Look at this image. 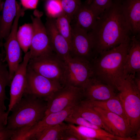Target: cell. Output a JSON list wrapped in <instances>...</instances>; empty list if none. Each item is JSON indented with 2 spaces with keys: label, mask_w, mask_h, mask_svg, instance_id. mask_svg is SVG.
I'll list each match as a JSON object with an SVG mask.
<instances>
[{
  "label": "cell",
  "mask_w": 140,
  "mask_h": 140,
  "mask_svg": "<svg viewBox=\"0 0 140 140\" xmlns=\"http://www.w3.org/2000/svg\"><path fill=\"white\" fill-rule=\"evenodd\" d=\"M3 108L0 107V130L6 128L9 114Z\"/></svg>",
  "instance_id": "cell-33"
},
{
  "label": "cell",
  "mask_w": 140,
  "mask_h": 140,
  "mask_svg": "<svg viewBox=\"0 0 140 140\" xmlns=\"http://www.w3.org/2000/svg\"><path fill=\"white\" fill-rule=\"evenodd\" d=\"M30 59L29 51L24 57L15 73L11 82L10 99L7 113H9L14 106L22 98L24 94L26 85V73L28 64Z\"/></svg>",
  "instance_id": "cell-13"
},
{
  "label": "cell",
  "mask_w": 140,
  "mask_h": 140,
  "mask_svg": "<svg viewBox=\"0 0 140 140\" xmlns=\"http://www.w3.org/2000/svg\"><path fill=\"white\" fill-rule=\"evenodd\" d=\"M92 108L98 114L103 123L112 134L120 137H130L131 132L129 126L121 117L99 108Z\"/></svg>",
  "instance_id": "cell-15"
},
{
  "label": "cell",
  "mask_w": 140,
  "mask_h": 140,
  "mask_svg": "<svg viewBox=\"0 0 140 140\" xmlns=\"http://www.w3.org/2000/svg\"><path fill=\"white\" fill-rule=\"evenodd\" d=\"M63 59L65 66L64 85L83 88L93 76L91 62L69 55Z\"/></svg>",
  "instance_id": "cell-5"
},
{
  "label": "cell",
  "mask_w": 140,
  "mask_h": 140,
  "mask_svg": "<svg viewBox=\"0 0 140 140\" xmlns=\"http://www.w3.org/2000/svg\"><path fill=\"white\" fill-rule=\"evenodd\" d=\"M60 140H78L72 130L68 127L63 132Z\"/></svg>",
  "instance_id": "cell-32"
},
{
  "label": "cell",
  "mask_w": 140,
  "mask_h": 140,
  "mask_svg": "<svg viewBox=\"0 0 140 140\" xmlns=\"http://www.w3.org/2000/svg\"><path fill=\"white\" fill-rule=\"evenodd\" d=\"M21 5L24 9H33L37 7L39 0H20Z\"/></svg>",
  "instance_id": "cell-35"
},
{
  "label": "cell",
  "mask_w": 140,
  "mask_h": 140,
  "mask_svg": "<svg viewBox=\"0 0 140 140\" xmlns=\"http://www.w3.org/2000/svg\"><path fill=\"white\" fill-rule=\"evenodd\" d=\"M18 3L16 0H5L0 20V39L8 36L16 16Z\"/></svg>",
  "instance_id": "cell-18"
},
{
  "label": "cell",
  "mask_w": 140,
  "mask_h": 140,
  "mask_svg": "<svg viewBox=\"0 0 140 140\" xmlns=\"http://www.w3.org/2000/svg\"><path fill=\"white\" fill-rule=\"evenodd\" d=\"M42 0L43 1H46V0Z\"/></svg>",
  "instance_id": "cell-40"
},
{
  "label": "cell",
  "mask_w": 140,
  "mask_h": 140,
  "mask_svg": "<svg viewBox=\"0 0 140 140\" xmlns=\"http://www.w3.org/2000/svg\"><path fill=\"white\" fill-rule=\"evenodd\" d=\"M24 12L21 7L18 8L10 31L4 44L5 53L4 61L6 62L11 81L23 60L22 50L18 40L17 33L19 19L24 15Z\"/></svg>",
  "instance_id": "cell-8"
},
{
  "label": "cell",
  "mask_w": 140,
  "mask_h": 140,
  "mask_svg": "<svg viewBox=\"0 0 140 140\" xmlns=\"http://www.w3.org/2000/svg\"><path fill=\"white\" fill-rule=\"evenodd\" d=\"M2 7H0V13L1 11L2 10ZM1 15L0 14V20H1ZM2 40H1L0 39V48H1V47L2 46V43L1 41ZM2 55L1 54H0V59H2Z\"/></svg>",
  "instance_id": "cell-37"
},
{
  "label": "cell",
  "mask_w": 140,
  "mask_h": 140,
  "mask_svg": "<svg viewBox=\"0 0 140 140\" xmlns=\"http://www.w3.org/2000/svg\"><path fill=\"white\" fill-rule=\"evenodd\" d=\"M47 102L32 95L24 94L12 108L6 128L15 131L29 128L45 116Z\"/></svg>",
  "instance_id": "cell-3"
},
{
  "label": "cell",
  "mask_w": 140,
  "mask_h": 140,
  "mask_svg": "<svg viewBox=\"0 0 140 140\" xmlns=\"http://www.w3.org/2000/svg\"><path fill=\"white\" fill-rule=\"evenodd\" d=\"M83 99L90 100H104L117 96L113 87L93 76L83 88Z\"/></svg>",
  "instance_id": "cell-14"
},
{
  "label": "cell",
  "mask_w": 140,
  "mask_h": 140,
  "mask_svg": "<svg viewBox=\"0 0 140 140\" xmlns=\"http://www.w3.org/2000/svg\"><path fill=\"white\" fill-rule=\"evenodd\" d=\"M68 127L63 122L47 128L33 136L31 140H60L62 134Z\"/></svg>",
  "instance_id": "cell-24"
},
{
  "label": "cell",
  "mask_w": 140,
  "mask_h": 140,
  "mask_svg": "<svg viewBox=\"0 0 140 140\" xmlns=\"http://www.w3.org/2000/svg\"><path fill=\"white\" fill-rule=\"evenodd\" d=\"M28 67L38 73L64 86V62L54 53L30 59Z\"/></svg>",
  "instance_id": "cell-6"
},
{
  "label": "cell",
  "mask_w": 140,
  "mask_h": 140,
  "mask_svg": "<svg viewBox=\"0 0 140 140\" xmlns=\"http://www.w3.org/2000/svg\"><path fill=\"white\" fill-rule=\"evenodd\" d=\"M92 0H87L86 2L88 4H90L92 2Z\"/></svg>",
  "instance_id": "cell-38"
},
{
  "label": "cell",
  "mask_w": 140,
  "mask_h": 140,
  "mask_svg": "<svg viewBox=\"0 0 140 140\" xmlns=\"http://www.w3.org/2000/svg\"><path fill=\"white\" fill-rule=\"evenodd\" d=\"M130 41L101 52L91 62L93 76L118 92L126 78L124 67Z\"/></svg>",
  "instance_id": "cell-2"
},
{
  "label": "cell",
  "mask_w": 140,
  "mask_h": 140,
  "mask_svg": "<svg viewBox=\"0 0 140 140\" xmlns=\"http://www.w3.org/2000/svg\"><path fill=\"white\" fill-rule=\"evenodd\" d=\"M3 59H0V100L4 102L8 99L5 93V88L10 85L11 80L7 64Z\"/></svg>",
  "instance_id": "cell-27"
},
{
  "label": "cell",
  "mask_w": 140,
  "mask_h": 140,
  "mask_svg": "<svg viewBox=\"0 0 140 140\" xmlns=\"http://www.w3.org/2000/svg\"><path fill=\"white\" fill-rule=\"evenodd\" d=\"M140 72V41L139 37H131L129 48L124 67V73L135 75Z\"/></svg>",
  "instance_id": "cell-19"
},
{
  "label": "cell",
  "mask_w": 140,
  "mask_h": 140,
  "mask_svg": "<svg viewBox=\"0 0 140 140\" xmlns=\"http://www.w3.org/2000/svg\"><path fill=\"white\" fill-rule=\"evenodd\" d=\"M81 101L75 105L72 113L82 117L93 124L111 134L103 123L97 112L92 107L86 105Z\"/></svg>",
  "instance_id": "cell-23"
},
{
  "label": "cell",
  "mask_w": 140,
  "mask_h": 140,
  "mask_svg": "<svg viewBox=\"0 0 140 140\" xmlns=\"http://www.w3.org/2000/svg\"><path fill=\"white\" fill-rule=\"evenodd\" d=\"M113 0H92L89 6L96 15L99 16L111 4Z\"/></svg>",
  "instance_id": "cell-31"
},
{
  "label": "cell",
  "mask_w": 140,
  "mask_h": 140,
  "mask_svg": "<svg viewBox=\"0 0 140 140\" xmlns=\"http://www.w3.org/2000/svg\"><path fill=\"white\" fill-rule=\"evenodd\" d=\"M69 128L76 134L79 140L80 136L94 140H116L117 136L102 128L96 129L68 124Z\"/></svg>",
  "instance_id": "cell-21"
},
{
  "label": "cell",
  "mask_w": 140,
  "mask_h": 140,
  "mask_svg": "<svg viewBox=\"0 0 140 140\" xmlns=\"http://www.w3.org/2000/svg\"><path fill=\"white\" fill-rule=\"evenodd\" d=\"M81 102L89 106L99 108L117 114L123 118L127 122L122 103L118 94L115 97L106 100H82Z\"/></svg>",
  "instance_id": "cell-22"
},
{
  "label": "cell",
  "mask_w": 140,
  "mask_h": 140,
  "mask_svg": "<svg viewBox=\"0 0 140 140\" xmlns=\"http://www.w3.org/2000/svg\"><path fill=\"white\" fill-rule=\"evenodd\" d=\"M97 17L86 1L82 3L74 15V25L88 33L94 27Z\"/></svg>",
  "instance_id": "cell-20"
},
{
  "label": "cell",
  "mask_w": 140,
  "mask_h": 140,
  "mask_svg": "<svg viewBox=\"0 0 140 140\" xmlns=\"http://www.w3.org/2000/svg\"><path fill=\"white\" fill-rule=\"evenodd\" d=\"M44 8L47 17L55 19L64 13L59 0H46Z\"/></svg>",
  "instance_id": "cell-28"
},
{
  "label": "cell",
  "mask_w": 140,
  "mask_h": 140,
  "mask_svg": "<svg viewBox=\"0 0 140 140\" xmlns=\"http://www.w3.org/2000/svg\"><path fill=\"white\" fill-rule=\"evenodd\" d=\"M124 15L131 33L137 36L140 31V0H123Z\"/></svg>",
  "instance_id": "cell-17"
},
{
  "label": "cell",
  "mask_w": 140,
  "mask_h": 140,
  "mask_svg": "<svg viewBox=\"0 0 140 140\" xmlns=\"http://www.w3.org/2000/svg\"><path fill=\"white\" fill-rule=\"evenodd\" d=\"M83 99V89L65 85L54 93L47 102L45 115L63 110Z\"/></svg>",
  "instance_id": "cell-10"
},
{
  "label": "cell",
  "mask_w": 140,
  "mask_h": 140,
  "mask_svg": "<svg viewBox=\"0 0 140 140\" xmlns=\"http://www.w3.org/2000/svg\"><path fill=\"white\" fill-rule=\"evenodd\" d=\"M64 86L58 81L38 73L27 66L24 94L31 95L47 101L54 93Z\"/></svg>",
  "instance_id": "cell-7"
},
{
  "label": "cell",
  "mask_w": 140,
  "mask_h": 140,
  "mask_svg": "<svg viewBox=\"0 0 140 140\" xmlns=\"http://www.w3.org/2000/svg\"><path fill=\"white\" fill-rule=\"evenodd\" d=\"M135 75L126 76L118 93L131 135L135 134L140 127V90L134 82Z\"/></svg>",
  "instance_id": "cell-4"
},
{
  "label": "cell",
  "mask_w": 140,
  "mask_h": 140,
  "mask_svg": "<svg viewBox=\"0 0 140 140\" xmlns=\"http://www.w3.org/2000/svg\"><path fill=\"white\" fill-rule=\"evenodd\" d=\"M31 16L34 29L30 51V59L54 53L52 47L46 28L41 17V14L37 10Z\"/></svg>",
  "instance_id": "cell-9"
},
{
  "label": "cell",
  "mask_w": 140,
  "mask_h": 140,
  "mask_svg": "<svg viewBox=\"0 0 140 140\" xmlns=\"http://www.w3.org/2000/svg\"><path fill=\"white\" fill-rule=\"evenodd\" d=\"M64 13L72 20L82 3L81 0H59Z\"/></svg>",
  "instance_id": "cell-29"
},
{
  "label": "cell",
  "mask_w": 140,
  "mask_h": 140,
  "mask_svg": "<svg viewBox=\"0 0 140 140\" xmlns=\"http://www.w3.org/2000/svg\"><path fill=\"white\" fill-rule=\"evenodd\" d=\"M123 0H113L111 5L98 17L93 28L88 33L94 58L99 53L129 41V26L122 9Z\"/></svg>",
  "instance_id": "cell-1"
},
{
  "label": "cell",
  "mask_w": 140,
  "mask_h": 140,
  "mask_svg": "<svg viewBox=\"0 0 140 140\" xmlns=\"http://www.w3.org/2000/svg\"><path fill=\"white\" fill-rule=\"evenodd\" d=\"M70 55L90 62L94 58L92 43L88 33L74 25L72 27Z\"/></svg>",
  "instance_id": "cell-12"
},
{
  "label": "cell",
  "mask_w": 140,
  "mask_h": 140,
  "mask_svg": "<svg viewBox=\"0 0 140 140\" xmlns=\"http://www.w3.org/2000/svg\"><path fill=\"white\" fill-rule=\"evenodd\" d=\"M45 25L54 52L62 59L70 55L69 43L58 31L55 19L47 17Z\"/></svg>",
  "instance_id": "cell-16"
},
{
  "label": "cell",
  "mask_w": 140,
  "mask_h": 140,
  "mask_svg": "<svg viewBox=\"0 0 140 140\" xmlns=\"http://www.w3.org/2000/svg\"><path fill=\"white\" fill-rule=\"evenodd\" d=\"M2 0H0V7L1 6V3Z\"/></svg>",
  "instance_id": "cell-39"
},
{
  "label": "cell",
  "mask_w": 140,
  "mask_h": 140,
  "mask_svg": "<svg viewBox=\"0 0 140 140\" xmlns=\"http://www.w3.org/2000/svg\"><path fill=\"white\" fill-rule=\"evenodd\" d=\"M75 104L71 105L60 111L46 115L41 120L34 125L19 132L16 135V139L31 140L35 135L44 129L64 122L71 114Z\"/></svg>",
  "instance_id": "cell-11"
},
{
  "label": "cell",
  "mask_w": 140,
  "mask_h": 140,
  "mask_svg": "<svg viewBox=\"0 0 140 140\" xmlns=\"http://www.w3.org/2000/svg\"><path fill=\"white\" fill-rule=\"evenodd\" d=\"M0 107H2L5 110H6V107L5 104L4 102H3L0 100Z\"/></svg>",
  "instance_id": "cell-36"
},
{
  "label": "cell",
  "mask_w": 140,
  "mask_h": 140,
  "mask_svg": "<svg viewBox=\"0 0 140 140\" xmlns=\"http://www.w3.org/2000/svg\"><path fill=\"white\" fill-rule=\"evenodd\" d=\"M72 19L64 13L55 19L56 26L61 34L68 42L70 45L72 33L71 25Z\"/></svg>",
  "instance_id": "cell-26"
},
{
  "label": "cell",
  "mask_w": 140,
  "mask_h": 140,
  "mask_svg": "<svg viewBox=\"0 0 140 140\" xmlns=\"http://www.w3.org/2000/svg\"><path fill=\"white\" fill-rule=\"evenodd\" d=\"M34 32L32 23H26L18 30L17 37L22 51L26 53L30 49Z\"/></svg>",
  "instance_id": "cell-25"
},
{
  "label": "cell",
  "mask_w": 140,
  "mask_h": 140,
  "mask_svg": "<svg viewBox=\"0 0 140 140\" xmlns=\"http://www.w3.org/2000/svg\"><path fill=\"white\" fill-rule=\"evenodd\" d=\"M65 121L69 124L96 129L101 128L91 123L81 117L71 114L65 119Z\"/></svg>",
  "instance_id": "cell-30"
},
{
  "label": "cell",
  "mask_w": 140,
  "mask_h": 140,
  "mask_svg": "<svg viewBox=\"0 0 140 140\" xmlns=\"http://www.w3.org/2000/svg\"><path fill=\"white\" fill-rule=\"evenodd\" d=\"M15 131L5 128L0 130V140H11Z\"/></svg>",
  "instance_id": "cell-34"
}]
</instances>
